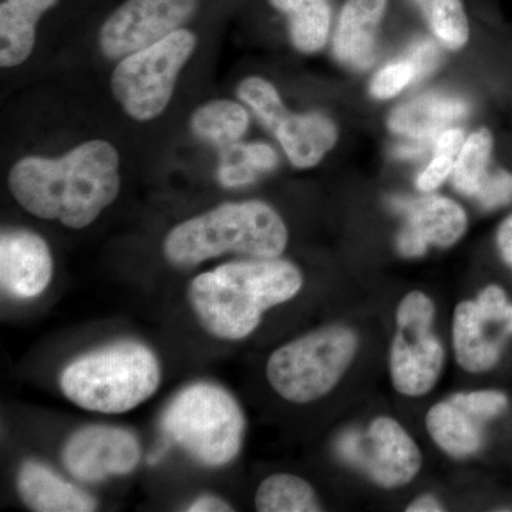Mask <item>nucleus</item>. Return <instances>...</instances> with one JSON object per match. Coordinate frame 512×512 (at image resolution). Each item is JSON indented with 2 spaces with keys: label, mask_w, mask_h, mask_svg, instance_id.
<instances>
[{
  "label": "nucleus",
  "mask_w": 512,
  "mask_h": 512,
  "mask_svg": "<svg viewBox=\"0 0 512 512\" xmlns=\"http://www.w3.org/2000/svg\"><path fill=\"white\" fill-rule=\"evenodd\" d=\"M119 167L113 144L90 140L63 157L22 158L10 170L9 190L35 217L83 229L119 197Z\"/></svg>",
  "instance_id": "f257e3e1"
},
{
  "label": "nucleus",
  "mask_w": 512,
  "mask_h": 512,
  "mask_svg": "<svg viewBox=\"0 0 512 512\" xmlns=\"http://www.w3.org/2000/svg\"><path fill=\"white\" fill-rule=\"evenodd\" d=\"M302 286L301 271L291 262L251 258L195 276L187 295L192 311L210 335L241 340L258 328L268 309L291 301Z\"/></svg>",
  "instance_id": "f03ea898"
},
{
  "label": "nucleus",
  "mask_w": 512,
  "mask_h": 512,
  "mask_svg": "<svg viewBox=\"0 0 512 512\" xmlns=\"http://www.w3.org/2000/svg\"><path fill=\"white\" fill-rule=\"evenodd\" d=\"M288 228L262 201L225 202L171 229L164 241L165 258L191 268L225 254L271 259L284 254Z\"/></svg>",
  "instance_id": "7ed1b4c3"
},
{
  "label": "nucleus",
  "mask_w": 512,
  "mask_h": 512,
  "mask_svg": "<svg viewBox=\"0 0 512 512\" xmlns=\"http://www.w3.org/2000/svg\"><path fill=\"white\" fill-rule=\"evenodd\" d=\"M161 366L153 350L119 342L73 360L60 376V389L76 406L94 413L121 414L156 394Z\"/></svg>",
  "instance_id": "20e7f679"
},
{
  "label": "nucleus",
  "mask_w": 512,
  "mask_h": 512,
  "mask_svg": "<svg viewBox=\"0 0 512 512\" xmlns=\"http://www.w3.org/2000/svg\"><path fill=\"white\" fill-rule=\"evenodd\" d=\"M163 430L198 463L222 467L241 451L245 416L227 390L217 384L195 383L168 404Z\"/></svg>",
  "instance_id": "39448f33"
},
{
  "label": "nucleus",
  "mask_w": 512,
  "mask_h": 512,
  "mask_svg": "<svg viewBox=\"0 0 512 512\" xmlns=\"http://www.w3.org/2000/svg\"><path fill=\"white\" fill-rule=\"evenodd\" d=\"M357 345L352 329L326 326L275 350L266 365V376L288 402H315L340 382L352 365Z\"/></svg>",
  "instance_id": "423d86ee"
},
{
  "label": "nucleus",
  "mask_w": 512,
  "mask_h": 512,
  "mask_svg": "<svg viewBox=\"0 0 512 512\" xmlns=\"http://www.w3.org/2000/svg\"><path fill=\"white\" fill-rule=\"evenodd\" d=\"M195 47L197 37L183 28L117 63L111 74V92L128 117L150 121L164 113Z\"/></svg>",
  "instance_id": "0eeeda50"
},
{
  "label": "nucleus",
  "mask_w": 512,
  "mask_h": 512,
  "mask_svg": "<svg viewBox=\"0 0 512 512\" xmlns=\"http://www.w3.org/2000/svg\"><path fill=\"white\" fill-rule=\"evenodd\" d=\"M436 308L423 292H410L397 308V332L390 350V376L397 392L417 397L429 393L443 372V345L434 335Z\"/></svg>",
  "instance_id": "6e6552de"
},
{
  "label": "nucleus",
  "mask_w": 512,
  "mask_h": 512,
  "mask_svg": "<svg viewBox=\"0 0 512 512\" xmlns=\"http://www.w3.org/2000/svg\"><path fill=\"white\" fill-rule=\"evenodd\" d=\"M239 99L271 131L293 167H315L335 147L338 128L325 114L318 111L296 114L286 109L274 84L262 77H247L239 83Z\"/></svg>",
  "instance_id": "1a4fd4ad"
},
{
  "label": "nucleus",
  "mask_w": 512,
  "mask_h": 512,
  "mask_svg": "<svg viewBox=\"0 0 512 512\" xmlns=\"http://www.w3.org/2000/svg\"><path fill=\"white\" fill-rule=\"evenodd\" d=\"M198 5L200 0H126L101 26V52L107 59L121 60L156 45L183 29Z\"/></svg>",
  "instance_id": "9d476101"
},
{
  "label": "nucleus",
  "mask_w": 512,
  "mask_h": 512,
  "mask_svg": "<svg viewBox=\"0 0 512 512\" xmlns=\"http://www.w3.org/2000/svg\"><path fill=\"white\" fill-rule=\"evenodd\" d=\"M510 336L512 303L500 286H487L477 301L461 302L454 312V352L467 372L481 373L497 365Z\"/></svg>",
  "instance_id": "9b49d317"
},
{
  "label": "nucleus",
  "mask_w": 512,
  "mask_h": 512,
  "mask_svg": "<svg viewBox=\"0 0 512 512\" xmlns=\"http://www.w3.org/2000/svg\"><path fill=\"white\" fill-rule=\"evenodd\" d=\"M340 456L384 488L409 484L420 471V448L410 434L390 417H379L365 436L348 431L340 437Z\"/></svg>",
  "instance_id": "f8f14e48"
},
{
  "label": "nucleus",
  "mask_w": 512,
  "mask_h": 512,
  "mask_svg": "<svg viewBox=\"0 0 512 512\" xmlns=\"http://www.w3.org/2000/svg\"><path fill=\"white\" fill-rule=\"evenodd\" d=\"M63 463L77 480L99 483L131 473L141 460L138 439L128 430L89 426L77 430L63 448Z\"/></svg>",
  "instance_id": "ddd939ff"
},
{
  "label": "nucleus",
  "mask_w": 512,
  "mask_h": 512,
  "mask_svg": "<svg viewBox=\"0 0 512 512\" xmlns=\"http://www.w3.org/2000/svg\"><path fill=\"white\" fill-rule=\"evenodd\" d=\"M393 207L406 215V224L397 235V249L406 258H419L429 247H451L466 234V211L450 198H396Z\"/></svg>",
  "instance_id": "4468645a"
},
{
  "label": "nucleus",
  "mask_w": 512,
  "mask_h": 512,
  "mask_svg": "<svg viewBox=\"0 0 512 512\" xmlns=\"http://www.w3.org/2000/svg\"><path fill=\"white\" fill-rule=\"evenodd\" d=\"M53 278V258L45 239L28 229H5L0 235V284L8 295L32 299Z\"/></svg>",
  "instance_id": "2eb2a0df"
},
{
  "label": "nucleus",
  "mask_w": 512,
  "mask_h": 512,
  "mask_svg": "<svg viewBox=\"0 0 512 512\" xmlns=\"http://www.w3.org/2000/svg\"><path fill=\"white\" fill-rule=\"evenodd\" d=\"M389 0H346L333 37V55L343 66L366 70L376 57V39Z\"/></svg>",
  "instance_id": "dca6fc26"
},
{
  "label": "nucleus",
  "mask_w": 512,
  "mask_h": 512,
  "mask_svg": "<svg viewBox=\"0 0 512 512\" xmlns=\"http://www.w3.org/2000/svg\"><path fill=\"white\" fill-rule=\"evenodd\" d=\"M16 488L20 500L36 512H92L97 501L64 478L57 476L45 464L26 461L19 468Z\"/></svg>",
  "instance_id": "f3484780"
},
{
  "label": "nucleus",
  "mask_w": 512,
  "mask_h": 512,
  "mask_svg": "<svg viewBox=\"0 0 512 512\" xmlns=\"http://www.w3.org/2000/svg\"><path fill=\"white\" fill-rule=\"evenodd\" d=\"M467 104L447 94H423L407 101L390 114L389 128L394 134L426 140L447 130L467 114Z\"/></svg>",
  "instance_id": "a211bd4d"
},
{
  "label": "nucleus",
  "mask_w": 512,
  "mask_h": 512,
  "mask_svg": "<svg viewBox=\"0 0 512 512\" xmlns=\"http://www.w3.org/2000/svg\"><path fill=\"white\" fill-rule=\"evenodd\" d=\"M57 0H0V66H20L32 55L36 26Z\"/></svg>",
  "instance_id": "6ab92c4d"
},
{
  "label": "nucleus",
  "mask_w": 512,
  "mask_h": 512,
  "mask_svg": "<svg viewBox=\"0 0 512 512\" xmlns=\"http://www.w3.org/2000/svg\"><path fill=\"white\" fill-rule=\"evenodd\" d=\"M426 423L430 436L448 456L468 457L483 446L481 420L451 397L431 407Z\"/></svg>",
  "instance_id": "aec40b11"
},
{
  "label": "nucleus",
  "mask_w": 512,
  "mask_h": 512,
  "mask_svg": "<svg viewBox=\"0 0 512 512\" xmlns=\"http://www.w3.org/2000/svg\"><path fill=\"white\" fill-rule=\"evenodd\" d=\"M192 133L221 148L237 144L247 133L249 117L241 104L231 100H212L192 113Z\"/></svg>",
  "instance_id": "412c9836"
},
{
  "label": "nucleus",
  "mask_w": 512,
  "mask_h": 512,
  "mask_svg": "<svg viewBox=\"0 0 512 512\" xmlns=\"http://www.w3.org/2000/svg\"><path fill=\"white\" fill-rule=\"evenodd\" d=\"M255 507L259 512L322 511L311 484L292 474H274L262 481Z\"/></svg>",
  "instance_id": "4be33fe9"
},
{
  "label": "nucleus",
  "mask_w": 512,
  "mask_h": 512,
  "mask_svg": "<svg viewBox=\"0 0 512 512\" xmlns=\"http://www.w3.org/2000/svg\"><path fill=\"white\" fill-rule=\"evenodd\" d=\"M286 16L295 49L312 55L325 47L332 20L330 0H295V5Z\"/></svg>",
  "instance_id": "5701e85b"
},
{
  "label": "nucleus",
  "mask_w": 512,
  "mask_h": 512,
  "mask_svg": "<svg viewBox=\"0 0 512 512\" xmlns=\"http://www.w3.org/2000/svg\"><path fill=\"white\" fill-rule=\"evenodd\" d=\"M494 138L490 130L480 128L464 141L453 170V184L458 192L474 198L491 173L490 161Z\"/></svg>",
  "instance_id": "b1692460"
},
{
  "label": "nucleus",
  "mask_w": 512,
  "mask_h": 512,
  "mask_svg": "<svg viewBox=\"0 0 512 512\" xmlns=\"http://www.w3.org/2000/svg\"><path fill=\"white\" fill-rule=\"evenodd\" d=\"M427 25L447 49L460 50L470 39L463 0H414Z\"/></svg>",
  "instance_id": "393cba45"
},
{
  "label": "nucleus",
  "mask_w": 512,
  "mask_h": 512,
  "mask_svg": "<svg viewBox=\"0 0 512 512\" xmlns=\"http://www.w3.org/2000/svg\"><path fill=\"white\" fill-rule=\"evenodd\" d=\"M466 137L460 128H447L440 134L434 148V156L427 167L417 177V188L421 192L437 190L453 174L458 154L463 147Z\"/></svg>",
  "instance_id": "a878e982"
},
{
  "label": "nucleus",
  "mask_w": 512,
  "mask_h": 512,
  "mask_svg": "<svg viewBox=\"0 0 512 512\" xmlns=\"http://www.w3.org/2000/svg\"><path fill=\"white\" fill-rule=\"evenodd\" d=\"M419 76V67L410 57L397 60V62L387 64L375 74L370 82V93L375 99H392L403 92Z\"/></svg>",
  "instance_id": "bb28decb"
},
{
  "label": "nucleus",
  "mask_w": 512,
  "mask_h": 512,
  "mask_svg": "<svg viewBox=\"0 0 512 512\" xmlns=\"http://www.w3.org/2000/svg\"><path fill=\"white\" fill-rule=\"evenodd\" d=\"M258 173L259 171L248 163L238 143L225 148L224 160L221 161L220 170H218V178L224 187L235 188L252 184L258 177Z\"/></svg>",
  "instance_id": "cd10ccee"
},
{
  "label": "nucleus",
  "mask_w": 512,
  "mask_h": 512,
  "mask_svg": "<svg viewBox=\"0 0 512 512\" xmlns=\"http://www.w3.org/2000/svg\"><path fill=\"white\" fill-rule=\"evenodd\" d=\"M474 200L488 211L512 204V174L504 170H491Z\"/></svg>",
  "instance_id": "c85d7f7f"
},
{
  "label": "nucleus",
  "mask_w": 512,
  "mask_h": 512,
  "mask_svg": "<svg viewBox=\"0 0 512 512\" xmlns=\"http://www.w3.org/2000/svg\"><path fill=\"white\" fill-rule=\"evenodd\" d=\"M451 399L481 421L493 419L498 416L505 407L508 399L504 393L495 390H480V392L458 393L451 396Z\"/></svg>",
  "instance_id": "c756f323"
},
{
  "label": "nucleus",
  "mask_w": 512,
  "mask_h": 512,
  "mask_svg": "<svg viewBox=\"0 0 512 512\" xmlns=\"http://www.w3.org/2000/svg\"><path fill=\"white\" fill-rule=\"evenodd\" d=\"M242 154L247 158L248 163L258 170L271 171L278 165V156L274 148L265 143L239 144Z\"/></svg>",
  "instance_id": "7c9ffc66"
},
{
  "label": "nucleus",
  "mask_w": 512,
  "mask_h": 512,
  "mask_svg": "<svg viewBox=\"0 0 512 512\" xmlns=\"http://www.w3.org/2000/svg\"><path fill=\"white\" fill-rule=\"evenodd\" d=\"M234 508L227 501L222 500L217 495L205 494L198 497L194 503L188 505L187 511L190 512H231Z\"/></svg>",
  "instance_id": "2f4dec72"
},
{
  "label": "nucleus",
  "mask_w": 512,
  "mask_h": 512,
  "mask_svg": "<svg viewBox=\"0 0 512 512\" xmlns=\"http://www.w3.org/2000/svg\"><path fill=\"white\" fill-rule=\"evenodd\" d=\"M497 247L504 261L512 268V214L498 228Z\"/></svg>",
  "instance_id": "473e14b6"
},
{
  "label": "nucleus",
  "mask_w": 512,
  "mask_h": 512,
  "mask_svg": "<svg viewBox=\"0 0 512 512\" xmlns=\"http://www.w3.org/2000/svg\"><path fill=\"white\" fill-rule=\"evenodd\" d=\"M444 511L443 505L433 495H423L417 498L407 507V512H440Z\"/></svg>",
  "instance_id": "72a5a7b5"
},
{
  "label": "nucleus",
  "mask_w": 512,
  "mask_h": 512,
  "mask_svg": "<svg viewBox=\"0 0 512 512\" xmlns=\"http://www.w3.org/2000/svg\"><path fill=\"white\" fill-rule=\"evenodd\" d=\"M268 2L271 3L272 8L285 13V15H288L293 5H295V0H268Z\"/></svg>",
  "instance_id": "f704fd0d"
}]
</instances>
